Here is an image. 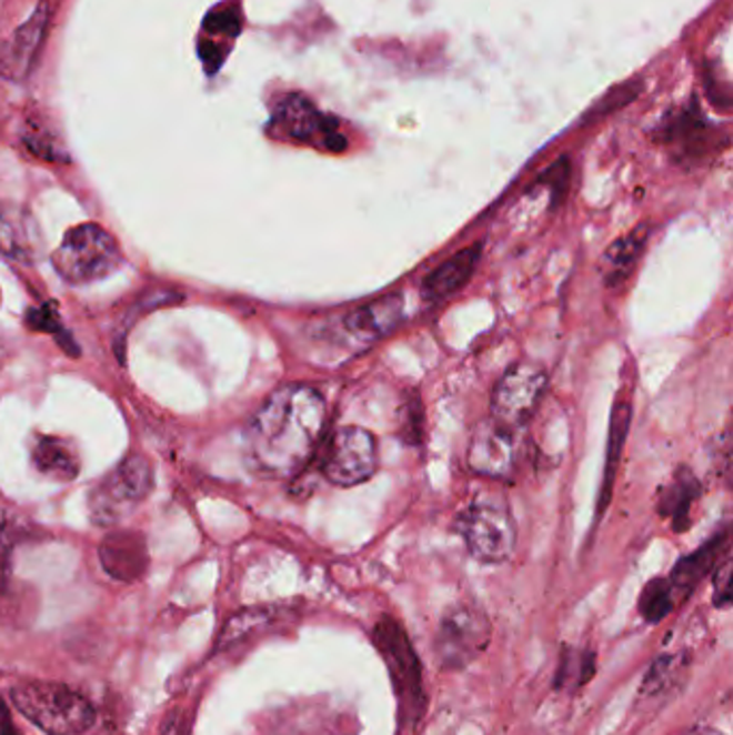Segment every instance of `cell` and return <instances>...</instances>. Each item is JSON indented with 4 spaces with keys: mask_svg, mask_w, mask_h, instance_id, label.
Wrapping results in <instances>:
<instances>
[{
    "mask_svg": "<svg viewBox=\"0 0 733 735\" xmlns=\"http://www.w3.org/2000/svg\"><path fill=\"white\" fill-rule=\"evenodd\" d=\"M700 482L689 469H680L675 480L666 486L661 497V514L666 516L675 532H686L691 525V510L700 497Z\"/></svg>",
    "mask_w": 733,
    "mask_h": 735,
    "instance_id": "18",
    "label": "cell"
},
{
    "mask_svg": "<svg viewBox=\"0 0 733 735\" xmlns=\"http://www.w3.org/2000/svg\"><path fill=\"white\" fill-rule=\"evenodd\" d=\"M328 409L321 394L303 383L278 387L245 429L248 465L271 480L298 475L321 445Z\"/></svg>",
    "mask_w": 733,
    "mask_h": 735,
    "instance_id": "1",
    "label": "cell"
},
{
    "mask_svg": "<svg viewBox=\"0 0 733 735\" xmlns=\"http://www.w3.org/2000/svg\"><path fill=\"white\" fill-rule=\"evenodd\" d=\"M633 409L629 402H617L611 413V429H609V443H606V463H604V480H602V493H600V512L606 507L611 500V489L615 482L617 465L622 459V450L629 435Z\"/></svg>",
    "mask_w": 733,
    "mask_h": 735,
    "instance_id": "20",
    "label": "cell"
},
{
    "mask_svg": "<svg viewBox=\"0 0 733 735\" xmlns=\"http://www.w3.org/2000/svg\"><path fill=\"white\" fill-rule=\"evenodd\" d=\"M402 316V301L399 295L381 298L349 312L342 321L344 334L355 342V346H368L374 340L390 334L399 325Z\"/></svg>",
    "mask_w": 733,
    "mask_h": 735,
    "instance_id": "15",
    "label": "cell"
},
{
    "mask_svg": "<svg viewBox=\"0 0 733 735\" xmlns=\"http://www.w3.org/2000/svg\"><path fill=\"white\" fill-rule=\"evenodd\" d=\"M379 467L376 439L366 429L342 426L338 429L325 450L321 471L335 486H355L370 480Z\"/></svg>",
    "mask_w": 733,
    "mask_h": 735,
    "instance_id": "8",
    "label": "cell"
},
{
    "mask_svg": "<svg viewBox=\"0 0 733 735\" xmlns=\"http://www.w3.org/2000/svg\"><path fill=\"white\" fill-rule=\"evenodd\" d=\"M491 641L489 620L469 606H456L443 615L434 636V661L445 671L471 665Z\"/></svg>",
    "mask_w": 733,
    "mask_h": 735,
    "instance_id": "7",
    "label": "cell"
},
{
    "mask_svg": "<svg viewBox=\"0 0 733 735\" xmlns=\"http://www.w3.org/2000/svg\"><path fill=\"white\" fill-rule=\"evenodd\" d=\"M732 602V562L725 555L721 560V566H716V594H714V604L725 608Z\"/></svg>",
    "mask_w": 733,
    "mask_h": 735,
    "instance_id": "26",
    "label": "cell"
},
{
    "mask_svg": "<svg viewBox=\"0 0 733 735\" xmlns=\"http://www.w3.org/2000/svg\"><path fill=\"white\" fill-rule=\"evenodd\" d=\"M372 643L376 645L390 671L399 697L402 723H411V725L418 723L424 712L426 699H424L422 665L409 636L396 620L383 617L372 631Z\"/></svg>",
    "mask_w": 733,
    "mask_h": 735,
    "instance_id": "4",
    "label": "cell"
},
{
    "mask_svg": "<svg viewBox=\"0 0 733 735\" xmlns=\"http://www.w3.org/2000/svg\"><path fill=\"white\" fill-rule=\"evenodd\" d=\"M31 461L41 475L54 482H71L80 475V456L73 443L61 436H37Z\"/></svg>",
    "mask_w": 733,
    "mask_h": 735,
    "instance_id": "17",
    "label": "cell"
},
{
    "mask_svg": "<svg viewBox=\"0 0 733 735\" xmlns=\"http://www.w3.org/2000/svg\"><path fill=\"white\" fill-rule=\"evenodd\" d=\"M11 703L46 735L87 734L98 709L80 691L48 679H24L11 688Z\"/></svg>",
    "mask_w": 733,
    "mask_h": 735,
    "instance_id": "2",
    "label": "cell"
},
{
    "mask_svg": "<svg viewBox=\"0 0 733 735\" xmlns=\"http://www.w3.org/2000/svg\"><path fill=\"white\" fill-rule=\"evenodd\" d=\"M480 256H482V243H475V245L461 250L445 263H441L426 275V280L422 284V298L434 303V301L448 300L450 295L461 291L471 280Z\"/></svg>",
    "mask_w": 733,
    "mask_h": 735,
    "instance_id": "16",
    "label": "cell"
},
{
    "mask_svg": "<svg viewBox=\"0 0 733 735\" xmlns=\"http://www.w3.org/2000/svg\"><path fill=\"white\" fill-rule=\"evenodd\" d=\"M50 27V2L41 0L31 18L18 27L0 48V75L9 82H24L33 71L39 50Z\"/></svg>",
    "mask_w": 733,
    "mask_h": 735,
    "instance_id": "12",
    "label": "cell"
},
{
    "mask_svg": "<svg viewBox=\"0 0 733 735\" xmlns=\"http://www.w3.org/2000/svg\"><path fill=\"white\" fill-rule=\"evenodd\" d=\"M0 735H22L16 729V725L11 721V714H9V707L2 702H0Z\"/></svg>",
    "mask_w": 733,
    "mask_h": 735,
    "instance_id": "28",
    "label": "cell"
},
{
    "mask_svg": "<svg viewBox=\"0 0 733 735\" xmlns=\"http://www.w3.org/2000/svg\"><path fill=\"white\" fill-rule=\"evenodd\" d=\"M516 431H510L493 417L475 426L466 454L469 467L473 473L493 480H505L516 467Z\"/></svg>",
    "mask_w": 733,
    "mask_h": 735,
    "instance_id": "11",
    "label": "cell"
},
{
    "mask_svg": "<svg viewBox=\"0 0 733 735\" xmlns=\"http://www.w3.org/2000/svg\"><path fill=\"white\" fill-rule=\"evenodd\" d=\"M594 671H596L594 652L564 650V654L560 658V671H558L555 686L558 688H568V686L581 688L585 682H590Z\"/></svg>",
    "mask_w": 733,
    "mask_h": 735,
    "instance_id": "22",
    "label": "cell"
},
{
    "mask_svg": "<svg viewBox=\"0 0 733 735\" xmlns=\"http://www.w3.org/2000/svg\"><path fill=\"white\" fill-rule=\"evenodd\" d=\"M282 617H284V611L280 606H250V608H243V611L234 613L233 617L224 624L220 636H218L215 652L231 650L243 638L265 631L271 624L280 622Z\"/></svg>",
    "mask_w": 733,
    "mask_h": 735,
    "instance_id": "19",
    "label": "cell"
},
{
    "mask_svg": "<svg viewBox=\"0 0 733 735\" xmlns=\"http://www.w3.org/2000/svg\"><path fill=\"white\" fill-rule=\"evenodd\" d=\"M190 734V721L188 716L181 712V709H174L170 712L167 718V725H164V732L162 735H188Z\"/></svg>",
    "mask_w": 733,
    "mask_h": 735,
    "instance_id": "27",
    "label": "cell"
},
{
    "mask_svg": "<svg viewBox=\"0 0 733 735\" xmlns=\"http://www.w3.org/2000/svg\"><path fill=\"white\" fill-rule=\"evenodd\" d=\"M727 546H730V535L727 532L710 537L701 548L695 553L682 557L675 568L671 570L669 587L673 592L675 601H689L693 596V592L700 587L701 581L721 564V560L727 555Z\"/></svg>",
    "mask_w": 733,
    "mask_h": 735,
    "instance_id": "14",
    "label": "cell"
},
{
    "mask_svg": "<svg viewBox=\"0 0 733 735\" xmlns=\"http://www.w3.org/2000/svg\"><path fill=\"white\" fill-rule=\"evenodd\" d=\"M101 568L121 583H135L149 570V546L140 532L114 530L101 540Z\"/></svg>",
    "mask_w": 733,
    "mask_h": 735,
    "instance_id": "13",
    "label": "cell"
},
{
    "mask_svg": "<svg viewBox=\"0 0 733 735\" xmlns=\"http://www.w3.org/2000/svg\"><path fill=\"white\" fill-rule=\"evenodd\" d=\"M241 31V13L237 4H220L215 9H211L202 22V34L207 39L227 34V37H237Z\"/></svg>",
    "mask_w": 733,
    "mask_h": 735,
    "instance_id": "24",
    "label": "cell"
},
{
    "mask_svg": "<svg viewBox=\"0 0 733 735\" xmlns=\"http://www.w3.org/2000/svg\"><path fill=\"white\" fill-rule=\"evenodd\" d=\"M645 239H647L645 229H636L634 233L622 236L606 250L602 269H604V278L609 284H620L631 275L634 263L639 261V256L643 252Z\"/></svg>",
    "mask_w": 733,
    "mask_h": 735,
    "instance_id": "21",
    "label": "cell"
},
{
    "mask_svg": "<svg viewBox=\"0 0 733 735\" xmlns=\"http://www.w3.org/2000/svg\"><path fill=\"white\" fill-rule=\"evenodd\" d=\"M466 551L482 564L508 562L516 548V523L505 503L480 500L456 516Z\"/></svg>",
    "mask_w": 733,
    "mask_h": 735,
    "instance_id": "5",
    "label": "cell"
},
{
    "mask_svg": "<svg viewBox=\"0 0 733 735\" xmlns=\"http://www.w3.org/2000/svg\"><path fill=\"white\" fill-rule=\"evenodd\" d=\"M153 467L142 454H130L106 475L89 497V512L96 525H114L153 491Z\"/></svg>",
    "mask_w": 733,
    "mask_h": 735,
    "instance_id": "6",
    "label": "cell"
},
{
    "mask_svg": "<svg viewBox=\"0 0 733 735\" xmlns=\"http://www.w3.org/2000/svg\"><path fill=\"white\" fill-rule=\"evenodd\" d=\"M546 390V374L521 362L505 370L491 396V417L510 431H521L532 420Z\"/></svg>",
    "mask_w": 733,
    "mask_h": 735,
    "instance_id": "9",
    "label": "cell"
},
{
    "mask_svg": "<svg viewBox=\"0 0 733 735\" xmlns=\"http://www.w3.org/2000/svg\"><path fill=\"white\" fill-rule=\"evenodd\" d=\"M123 263L119 241L100 224L87 222L67 231L52 254V268L69 284H89L110 275Z\"/></svg>",
    "mask_w": 733,
    "mask_h": 735,
    "instance_id": "3",
    "label": "cell"
},
{
    "mask_svg": "<svg viewBox=\"0 0 733 735\" xmlns=\"http://www.w3.org/2000/svg\"><path fill=\"white\" fill-rule=\"evenodd\" d=\"M29 323L33 330H39V332H48L50 335L57 338V342L66 349V353L69 355H78V344L73 342L71 334H67L66 328L61 325L57 312L46 305V308H37V310H31L29 312Z\"/></svg>",
    "mask_w": 733,
    "mask_h": 735,
    "instance_id": "25",
    "label": "cell"
},
{
    "mask_svg": "<svg viewBox=\"0 0 733 735\" xmlns=\"http://www.w3.org/2000/svg\"><path fill=\"white\" fill-rule=\"evenodd\" d=\"M271 130L282 138L314 144L333 153L347 149V140L338 132L335 121L323 117L301 95H289L278 103L271 119Z\"/></svg>",
    "mask_w": 733,
    "mask_h": 735,
    "instance_id": "10",
    "label": "cell"
},
{
    "mask_svg": "<svg viewBox=\"0 0 733 735\" xmlns=\"http://www.w3.org/2000/svg\"><path fill=\"white\" fill-rule=\"evenodd\" d=\"M673 606H675V598H673V592H671L666 578L650 581L639 596V611H641L643 620L650 624L663 622L666 615L673 611Z\"/></svg>",
    "mask_w": 733,
    "mask_h": 735,
    "instance_id": "23",
    "label": "cell"
}]
</instances>
